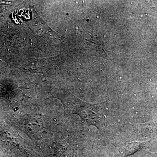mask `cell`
<instances>
[{
    "label": "cell",
    "mask_w": 157,
    "mask_h": 157,
    "mask_svg": "<svg viewBox=\"0 0 157 157\" xmlns=\"http://www.w3.org/2000/svg\"><path fill=\"white\" fill-rule=\"evenodd\" d=\"M132 145L129 146L128 149L127 150L126 156L127 157L130 155L133 154L135 152L137 151L138 150L141 148L143 146V143H134L132 144Z\"/></svg>",
    "instance_id": "6da1fadb"
}]
</instances>
